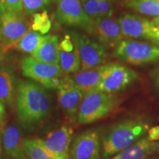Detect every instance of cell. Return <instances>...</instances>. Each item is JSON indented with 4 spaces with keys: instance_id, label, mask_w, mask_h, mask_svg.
Wrapping results in <instances>:
<instances>
[{
    "instance_id": "obj_14",
    "label": "cell",
    "mask_w": 159,
    "mask_h": 159,
    "mask_svg": "<svg viewBox=\"0 0 159 159\" xmlns=\"http://www.w3.org/2000/svg\"><path fill=\"white\" fill-rule=\"evenodd\" d=\"M72 136V129L67 125H63L49 133L42 142L45 148L55 156L62 159H69V148Z\"/></svg>"
},
{
    "instance_id": "obj_6",
    "label": "cell",
    "mask_w": 159,
    "mask_h": 159,
    "mask_svg": "<svg viewBox=\"0 0 159 159\" xmlns=\"http://www.w3.org/2000/svg\"><path fill=\"white\" fill-rule=\"evenodd\" d=\"M75 48L78 52L81 69H89L104 64L108 59L106 48L87 35L78 32H71Z\"/></svg>"
},
{
    "instance_id": "obj_33",
    "label": "cell",
    "mask_w": 159,
    "mask_h": 159,
    "mask_svg": "<svg viewBox=\"0 0 159 159\" xmlns=\"http://www.w3.org/2000/svg\"><path fill=\"white\" fill-rule=\"evenodd\" d=\"M152 22H153L155 25H156L157 27H159V16H157V17H155L152 20Z\"/></svg>"
},
{
    "instance_id": "obj_22",
    "label": "cell",
    "mask_w": 159,
    "mask_h": 159,
    "mask_svg": "<svg viewBox=\"0 0 159 159\" xmlns=\"http://www.w3.org/2000/svg\"><path fill=\"white\" fill-rule=\"evenodd\" d=\"M47 37V35H43L30 28L13 46L12 49H16L20 52L30 53L31 55L39 48Z\"/></svg>"
},
{
    "instance_id": "obj_35",
    "label": "cell",
    "mask_w": 159,
    "mask_h": 159,
    "mask_svg": "<svg viewBox=\"0 0 159 159\" xmlns=\"http://www.w3.org/2000/svg\"><path fill=\"white\" fill-rule=\"evenodd\" d=\"M152 42H153L154 43H156V45H158V47H159V38H158V39L153 40V41H152Z\"/></svg>"
},
{
    "instance_id": "obj_16",
    "label": "cell",
    "mask_w": 159,
    "mask_h": 159,
    "mask_svg": "<svg viewBox=\"0 0 159 159\" xmlns=\"http://www.w3.org/2000/svg\"><path fill=\"white\" fill-rule=\"evenodd\" d=\"M159 153V140L151 141L143 136L111 159H147Z\"/></svg>"
},
{
    "instance_id": "obj_19",
    "label": "cell",
    "mask_w": 159,
    "mask_h": 159,
    "mask_svg": "<svg viewBox=\"0 0 159 159\" xmlns=\"http://www.w3.org/2000/svg\"><path fill=\"white\" fill-rule=\"evenodd\" d=\"M86 15L91 20L104 16H112L114 5L112 0H80Z\"/></svg>"
},
{
    "instance_id": "obj_24",
    "label": "cell",
    "mask_w": 159,
    "mask_h": 159,
    "mask_svg": "<svg viewBox=\"0 0 159 159\" xmlns=\"http://www.w3.org/2000/svg\"><path fill=\"white\" fill-rule=\"evenodd\" d=\"M59 66L63 74H73L78 71L80 69L81 62L77 49L75 48L71 52H64L60 49Z\"/></svg>"
},
{
    "instance_id": "obj_12",
    "label": "cell",
    "mask_w": 159,
    "mask_h": 159,
    "mask_svg": "<svg viewBox=\"0 0 159 159\" xmlns=\"http://www.w3.org/2000/svg\"><path fill=\"white\" fill-rule=\"evenodd\" d=\"M91 35H94L104 47L115 48L124 39L118 21L112 16L100 17L94 20Z\"/></svg>"
},
{
    "instance_id": "obj_26",
    "label": "cell",
    "mask_w": 159,
    "mask_h": 159,
    "mask_svg": "<svg viewBox=\"0 0 159 159\" xmlns=\"http://www.w3.org/2000/svg\"><path fill=\"white\" fill-rule=\"evenodd\" d=\"M50 0H22L23 12L27 16H31L44 8Z\"/></svg>"
},
{
    "instance_id": "obj_36",
    "label": "cell",
    "mask_w": 159,
    "mask_h": 159,
    "mask_svg": "<svg viewBox=\"0 0 159 159\" xmlns=\"http://www.w3.org/2000/svg\"><path fill=\"white\" fill-rule=\"evenodd\" d=\"M147 159H159V157H150V158H148Z\"/></svg>"
},
{
    "instance_id": "obj_30",
    "label": "cell",
    "mask_w": 159,
    "mask_h": 159,
    "mask_svg": "<svg viewBox=\"0 0 159 159\" xmlns=\"http://www.w3.org/2000/svg\"><path fill=\"white\" fill-rule=\"evenodd\" d=\"M5 116V103L0 100V127L3 124Z\"/></svg>"
},
{
    "instance_id": "obj_7",
    "label": "cell",
    "mask_w": 159,
    "mask_h": 159,
    "mask_svg": "<svg viewBox=\"0 0 159 159\" xmlns=\"http://www.w3.org/2000/svg\"><path fill=\"white\" fill-rule=\"evenodd\" d=\"M30 28V24L23 13H0V41L5 53L13 48Z\"/></svg>"
},
{
    "instance_id": "obj_28",
    "label": "cell",
    "mask_w": 159,
    "mask_h": 159,
    "mask_svg": "<svg viewBox=\"0 0 159 159\" xmlns=\"http://www.w3.org/2000/svg\"><path fill=\"white\" fill-rule=\"evenodd\" d=\"M59 48L64 52H71L74 50L75 47L72 41H71L70 36L66 35L64 39L59 43Z\"/></svg>"
},
{
    "instance_id": "obj_20",
    "label": "cell",
    "mask_w": 159,
    "mask_h": 159,
    "mask_svg": "<svg viewBox=\"0 0 159 159\" xmlns=\"http://www.w3.org/2000/svg\"><path fill=\"white\" fill-rule=\"evenodd\" d=\"M13 71L8 66L0 67V100L11 104L16 93Z\"/></svg>"
},
{
    "instance_id": "obj_31",
    "label": "cell",
    "mask_w": 159,
    "mask_h": 159,
    "mask_svg": "<svg viewBox=\"0 0 159 159\" xmlns=\"http://www.w3.org/2000/svg\"><path fill=\"white\" fill-rule=\"evenodd\" d=\"M152 77V79H153L155 86L159 90V67H158L156 69H155Z\"/></svg>"
},
{
    "instance_id": "obj_1",
    "label": "cell",
    "mask_w": 159,
    "mask_h": 159,
    "mask_svg": "<svg viewBox=\"0 0 159 159\" xmlns=\"http://www.w3.org/2000/svg\"><path fill=\"white\" fill-rule=\"evenodd\" d=\"M16 89L17 114L24 125H35L48 115L51 99L43 86L33 81L19 80Z\"/></svg>"
},
{
    "instance_id": "obj_29",
    "label": "cell",
    "mask_w": 159,
    "mask_h": 159,
    "mask_svg": "<svg viewBox=\"0 0 159 159\" xmlns=\"http://www.w3.org/2000/svg\"><path fill=\"white\" fill-rule=\"evenodd\" d=\"M148 138L151 141L159 140V126L149 129L148 132Z\"/></svg>"
},
{
    "instance_id": "obj_18",
    "label": "cell",
    "mask_w": 159,
    "mask_h": 159,
    "mask_svg": "<svg viewBox=\"0 0 159 159\" xmlns=\"http://www.w3.org/2000/svg\"><path fill=\"white\" fill-rule=\"evenodd\" d=\"M59 41L57 35H47L41 46L31 54L37 61L59 65Z\"/></svg>"
},
{
    "instance_id": "obj_11",
    "label": "cell",
    "mask_w": 159,
    "mask_h": 159,
    "mask_svg": "<svg viewBox=\"0 0 159 159\" xmlns=\"http://www.w3.org/2000/svg\"><path fill=\"white\" fill-rule=\"evenodd\" d=\"M57 90V100L61 109L71 120H75L85 92L77 88L68 75L61 77Z\"/></svg>"
},
{
    "instance_id": "obj_8",
    "label": "cell",
    "mask_w": 159,
    "mask_h": 159,
    "mask_svg": "<svg viewBox=\"0 0 159 159\" xmlns=\"http://www.w3.org/2000/svg\"><path fill=\"white\" fill-rule=\"evenodd\" d=\"M56 18L62 25L79 27L90 34L94 21L86 13L80 0H54Z\"/></svg>"
},
{
    "instance_id": "obj_23",
    "label": "cell",
    "mask_w": 159,
    "mask_h": 159,
    "mask_svg": "<svg viewBox=\"0 0 159 159\" xmlns=\"http://www.w3.org/2000/svg\"><path fill=\"white\" fill-rule=\"evenodd\" d=\"M125 5L140 14L159 16V0H125Z\"/></svg>"
},
{
    "instance_id": "obj_3",
    "label": "cell",
    "mask_w": 159,
    "mask_h": 159,
    "mask_svg": "<svg viewBox=\"0 0 159 159\" xmlns=\"http://www.w3.org/2000/svg\"><path fill=\"white\" fill-rule=\"evenodd\" d=\"M118 105V99L114 94L96 91L85 92L77 114L80 125L95 122L112 112Z\"/></svg>"
},
{
    "instance_id": "obj_5",
    "label": "cell",
    "mask_w": 159,
    "mask_h": 159,
    "mask_svg": "<svg viewBox=\"0 0 159 159\" xmlns=\"http://www.w3.org/2000/svg\"><path fill=\"white\" fill-rule=\"evenodd\" d=\"M21 72L26 77L33 80L49 89H57L63 75L58 64L43 63L32 56L23 57L20 63Z\"/></svg>"
},
{
    "instance_id": "obj_4",
    "label": "cell",
    "mask_w": 159,
    "mask_h": 159,
    "mask_svg": "<svg viewBox=\"0 0 159 159\" xmlns=\"http://www.w3.org/2000/svg\"><path fill=\"white\" fill-rule=\"evenodd\" d=\"M114 55L129 64H147L159 61V47L154 43L123 39L115 47Z\"/></svg>"
},
{
    "instance_id": "obj_15",
    "label": "cell",
    "mask_w": 159,
    "mask_h": 159,
    "mask_svg": "<svg viewBox=\"0 0 159 159\" xmlns=\"http://www.w3.org/2000/svg\"><path fill=\"white\" fill-rule=\"evenodd\" d=\"M114 63H109L89 69L76 71L70 75V78L77 88L85 92L94 90L105 75L112 68Z\"/></svg>"
},
{
    "instance_id": "obj_27",
    "label": "cell",
    "mask_w": 159,
    "mask_h": 159,
    "mask_svg": "<svg viewBox=\"0 0 159 159\" xmlns=\"http://www.w3.org/2000/svg\"><path fill=\"white\" fill-rule=\"evenodd\" d=\"M5 12L24 13L22 0H0V13Z\"/></svg>"
},
{
    "instance_id": "obj_10",
    "label": "cell",
    "mask_w": 159,
    "mask_h": 159,
    "mask_svg": "<svg viewBox=\"0 0 159 159\" xmlns=\"http://www.w3.org/2000/svg\"><path fill=\"white\" fill-rule=\"evenodd\" d=\"M137 78L138 75L134 70L114 63L111 70L95 87L94 91L114 94L124 90Z\"/></svg>"
},
{
    "instance_id": "obj_25",
    "label": "cell",
    "mask_w": 159,
    "mask_h": 159,
    "mask_svg": "<svg viewBox=\"0 0 159 159\" xmlns=\"http://www.w3.org/2000/svg\"><path fill=\"white\" fill-rule=\"evenodd\" d=\"M31 29L37 31L41 34L45 35L51 28V21L49 19L48 13L46 11L42 13H35L32 15Z\"/></svg>"
},
{
    "instance_id": "obj_34",
    "label": "cell",
    "mask_w": 159,
    "mask_h": 159,
    "mask_svg": "<svg viewBox=\"0 0 159 159\" xmlns=\"http://www.w3.org/2000/svg\"><path fill=\"white\" fill-rule=\"evenodd\" d=\"M2 138H1V135H0V158H1V156H2Z\"/></svg>"
},
{
    "instance_id": "obj_21",
    "label": "cell",
    "mask_w": 159,
    "mask_h": 159,
    "mask_svg": "<svg viewBox=\"0 0 159 159\" xmlns=\"http://www.w3.org/2000/svg\"><path fill=\"white\" fill-rule=\"evenodd\" d=\"M25 156L29 159H62L55 156L45 148L42 139H24Z\"/></svg>"
},
{
    "instance_id": "obj_2",
    "label": "cell",
    "mask_w": 159,
    "mask_h": 159,
    "mask_svg": "<svg viewBox=\"0 0 159 159\" xmlns=\"http://www.w3.org/2000/svg\"><path fill=\"white\" fill-rule=\"evenodd\" d=\"M150 122L142 118L127 119L111 126L102 140L103 158L114 156L147 134Z\"/></svg>"
},
{
    "instance_id": "obj_32",
    "label": "cell",
    "mask_w": 159,
    "mask_h": 159,
    "mask_svg": "<svg viewBox=\"0 0 159 159\" xmlns=\"http://www.w3.org/2000/svg\"><path fill=\"white\" fill-rule=\"evenodd\" d=\"M5 52L3 50V47H2V43L1 41H0V61H2V60L3 59L4 57V55H5Z\"/></svg>"
},
{
    "instance_id": "obj_13",
    "label": "cell",
    "mask_w": 159,
    "mask_h": 159,
    "mask_svg": "<svg viewBox=\"0 0 159 159\" xmlns=\"http://www.w3.org/2000/svg\"><path fill=\"white\" fill-rule=\"evenodd\" d=\"M69 159H100V144L96 130H87L73 141Z\"/></svg>"
},
{
    "instance_id": "obj_9",
    "label": "cell",
    "mask_w": 159,
    "mask_h": 159,
    "mask_svg": "<svg viewBox=\"0 0 159 159\" xmlns=\"http://www.w3.org/2000/svg\"><path fill=\"white\" fill-rule=\"evenodd\" d=\"M118 21L125 37L144 39L151 41L159 38V27L146 18L132 13H125Z\"/></svg>"
},
{
    "instance_id": "obj_17",
    "label": "cell",
    "mask_w": 159,
    "mask_h": 159,
    "mask_svg": "<svg viewBox=\"0 0 159 159\" xmlns=\"http://www.w3.org/2000/svg\"><path fill=\"white\" fill-rule=\"evenodd\" d=\"M2 143L7 156L15 159H26L27 158L24 149V139L18 127L10 125L5 129Z\"/></svg>"
}]
</instances>
